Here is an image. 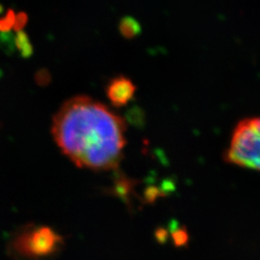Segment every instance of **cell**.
I'll list each match as a JSON object with an SVG mask.
<instances>
[{
    "instance_id": "6da1fadb",
    "label": "cell",
    "mask_w": 260,
    "mask_h": 260,
    "mask_svg": "<svg viewBox=\"0 0 260 260\" xmlns=\"http://www.w3.org/2000/svg\"><path fill=\"white\" fill-rule=\"evenodd\" d=\"M125 128L118 114L86 95L66 102L52 121V135L62 152L76 166L94 171L119 166Z\"/></svg>"
},
{
    "instance_id": "7a4b0ae2",
    "label": "cell",
    "mask_w": 260,
    "mask_h": 260,
    "mask_svg": "<svg viewBox=\"0 0 260 260\" xmlns=\"http://www.w3.org/2000/svg\"><path fill=\"white\" fill-rule=\"evenodd\" d=\"M259 119H244L238 122L233 131L224 159L228 163L236 166L259 171Z\"/></svg>"
},
{
    "instance_id": "3957f363",
    "label": "cell",
    "mask_w": 260,
    "mask_h": 260,
    "mask_svg": "<svg viewBox=\"0 0 260 260\" xmlns=\"http://www.w3.org/2000/svg\"><path fill=\"white\" fill-rule=\"evenodd\" d=\"M62 238L48 226H36L20 233L14 242L15 251L22 257L41 259L55 252Z\"/></svg>"
},
{
    "instance_id": "277c9868",
    "label": "cell",
    "mask_w": 260,
    "mask_h": 260,
    "mask_svg": "<svg viewBox=\"0 0 260 260\" xmlns=\"http://www.w3.org/2000/svg\"><path fill=\"white\" fill-rule=\"evenodd\" d=\"M136 92V86L125 76L113 78L106 87L108 100L116 107L126 105L132 100Z\"/></svg>"
},
{
    "instance_id": "5b68a950",
    "label": "cell",
    "mask_w": 260,
    "mask_h": 260,
    "mask_svg": "<svg viewBox=\"0 0 260 260\" xmlns=\"http://www.w3.org/2000/svg\"><path fill=\"white\" fill-rule=\"evenodd\" d=\"M120 32L126 39L136 37L141 32V25L137 19L131 17H126L121 19L120 22Z\"/></svg>"
},
{
    "instance_id": "8992f818",
    "label": "cell",
    "mask_w": 260,
    "mask_h": 260,
    "mask_svg": "<svg viewBox=\"0 0 260 260\" xmlns=\"http://www.w3.org/2000/svg\"><path fill=\"white\" fill-rule=\"evenodd\" d=\"M173 239L177 247L184 246L188 241V234L184 229H178L173 233Z\"/></svg>"
}]
</instances>
